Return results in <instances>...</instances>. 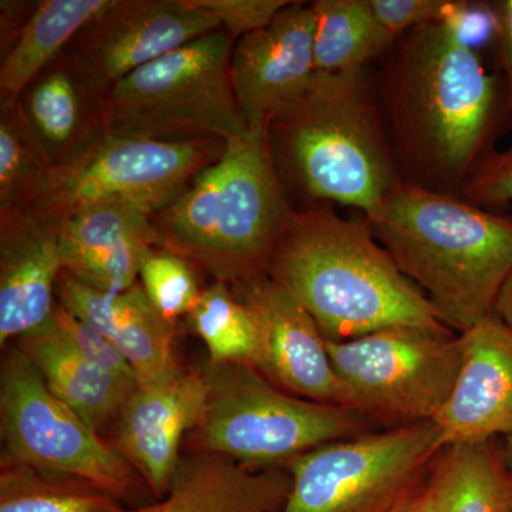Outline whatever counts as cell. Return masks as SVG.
Returning a JSON list of instances; mask_svg holds the SVG:
<instances>
[{"label":"cell","mask_w":512,"mask_h":512,"mask_svg":"<svg viewBox=\"0 0 512 512\" xmlns=\"http://www.w3.org/2000/svg\"><path fill=\"white\" fill-rule=\"evenodd\" d=\"M458 13L397 37L376 86L403 183L460 197L512 111Z\"/></svg>","instance_id":"1"},{"label":"cell","mask_w":512,"mask_h":512,"mask_svg":"<svg viewBox=\"0 0 512 512\" xmlns=\"http://www.w3.org/2000/svg\"><path fill=\"white\" fill-rule=\"evenodd\" d=\"M268 276L298 298L329 342L399 326H446L365 217H342L329 204L293 208Z\"/></svg>","instance_id":"2"},{"label":"cell","mask_w":512,"mask_h":512,"mask_svg":"<svg viewBox=\"0 0 512 512\" xmlns=\"http://www.w3.org/2000/svg\"><path fill=\"white\" fill-rule=\"evenodd\" d=\"M365 220L448 328L461 335L493 315L512 272V215L402 183Z\"/></svg>","instance_id":"3"},{"label":"cell","mask_w":512,"mask_h":512,"mask_svg":"<svg viewBox=\"0 0 512 512\" xmlns=\"http://www.w3.org/2000/svg\"><path fill=\"white\" fill-rule=\"evenodd\" d=\"M285 190L309 204L356 208L370 218L402 184L384 123L376 79L367 69L319 73L269 121Z\"/></svg>","instance_id":"4"},{"label":"cell","mask_w":512,"mask_h":512,"mask_svg":"<svg viewBox=\"0 0 512 512\" xmlns=\"http://www.w3.org/2000/svg\"><path fill=\"white\" fill-rule=\"evenodd\" d=\"M293 207L272 154L269 124L225 141L220 160L151 217L157 247L232 288L268 276Z\"/></svg>","instance_id":"5"},{"label":"cell","mask_w":512,"mask_h":512,"mask_svg":"<svg viewBox=\"0 0 512 512\" xmlns=\"http://www.w3.org/2000/svg\"><path fill=\"white\" fill-rule=\"evenodd\" d=\"M202 372L207 409L194 441L244 466L286 467L325 444L382 429L352 407L293 396L249 365L210 362Z\"/></svg>","instance_id":"6"},{"label":"cell","mask_w":512,"mask_h":512,"mask_svg":"<svg viewBox=\"0 0 512 512\" xmlns=\"http://www.w3.org/2000/svg\"><path fill=\"white\" fill-rule=\"evenodd\" d=\"M235 40L218 29L127 74L107 96V130L150 140L228 141L247 130L231 79Z\"/></svg>","instance_id":"7"},{"label":"cell","mask_w":512,"mask_h":512,"mask_svg":"<svg viewBox=\"0 0 512 512\" xmlns=\"http://www.w3.org/2000/svg\"><path fill=\"white\" fill-rule=\"evenodd\" d=\"M441 450L434 421L325 444L286 464L292 487L279 512H397Z\"/></svg>","instance_id":"8"},{"label":"cell","mask_w":512,"mask_h":512,"mask_svg":"<svg viewBox=\"0 0 512 512\" xmlns=\"http://www.w3.org/2000/svg\"><path fill=\"white\" fill-rule=\"evenodd\" d=\"M353 406L382 429L434 421L456 386L463 343L453 329L399 326L329 342Z\"/></svg>","instance_id":"9"},{"label":"cell","mask_w":512,"mask_h":512,"mask_svg":"<svg viewBox=\"0 0 512 512\" xmlns=\"http://www.w3.org/2000/svg\"><path fill=\"white\" fill-rule=\"evenodd\" d=\"M224 150L218 138L150 140L107 133L77 160L50 168L42 197L25 214L62 224L84 208L121 202L153 217Z\"/></svg>","instance_id":"10"},{"label":"cell","mask_w":512,"mask_h":512,"mask_svg":"<svg viewBox=\"0 0 512 512\" xmlns=\"http://www.w3.org/2000/svg\"><path fill=\"white\" fill-rule=\"evenodd\" d=\"M0 426L2 463L82 478L119 501L133 500L144 488L136 468L47 389L19 349L9 350L2 363Z\"/></svg>","instance_id":"11"},{"label":"cell","mask_w":512,"mask_h":512,"mask_svg":"<svg viewBox=\"0 0 512 512\" xmlns=\"http://www.w3.org/2000/svg\"><path fill=\"white\" fill-rule=\"evenodd\" d=\"M218 29L198 0H113L64 52L109 94L127 74Z\"/></svg>","instance_id":"12"},{"label":"cell","mask_w":512,"mask_h":512,"mask_svg":"<svg viewBox=\"0 0 512 512\" xmlns=\"http://www.w3.org/2000/svg\"><path fill=\"white\" fill-rule=\"evenodd\" d=\"M232 289L258 320V372L293 396L355 409L330 360L328 340L291 291L269 276Z\"/></svg>","instance_id":"13"},{"label":"cell","mask_w":512,"mask_h":512,"mask_svg":"<svg viewBox=\"0 0 512 512\" xmlns=\"http://www.w3.org/2000/svg\"><path fill=\"white\" fill-rule=\"evenodd\" d=\"M311 5L291 2L265 28L235 42L231 79L247 126L269 124L311 83L315 67Z\"/></svg>","instance_id":"14"},{"label":"cell","mask_w":512,"mask_h":512,"mask_svg":"<svg viewBox=\"0 0 512 512\" xmlns=\"http://www.w3.org/2000/svg\"><path fill=\"white\" fill-rule=\"evenodd\" d=\"M207 400L204 372L180 367L156 382L138 384L121 409L120 453L158 500L170 490L180 466L181 441L200 426Z\"/></svg>","instance_id":"15"},{"label":"cell","mask_w":512,"mask_h":512,"mask_svg":"<svg viewBox=\"0 0 512 512\" xmlns=\"http://www.w3.org/2000/svg\"><path fill=\"white\" fill-rule=\"evenodd\" d=\"M460 338L456 386L434 420L443 448L512 434V330L493 313Z\"/></svg>","instance_id":"16"},{"label":"cell","mask_w":512,"mask_h":512,"mask_svg":"<svg viewBox=\"0 0 512 512\" xmlns=\"http://www.w3.org/2000/svg\"><path fill=\"white\" fill-rule=\"evenodd\" d=\"M60 222L0 215V346L45 326L63 272Z\"/></svg>","instance_id":"17"},{"label":"cell","mask_w":512,"mask_h":512,"mask_svg":"<svg viewBox=\"0 0 512 512\" xmlns=\"http://www.w3.org/2000/svg\"><path fill=\"white\" fill-rule=\"evenodd\" d=\"M107 96L66 52L30 83L18 107L50 167L72 163L109 133Z\"/></svg>","instance_id":"18"},{"label":"cell","mask_w":512,"mask_h":512,"mask_svg":"<svg viewBox=\"0 0 512 512\" xmlns=\"http://www.w3.org/2000/svg\"><path fill=\"white\" fill-rule=\"evenodd\" d=\"M291 487L286 467H248L201 451L180 461L165 497L120 512H279Z\"/></svg>","instance_id":"19"},{"label":"cell","mask_w":512,"mask_h":512,"mask_svg":"<svg viewBox=\"0 0 512 512\" xmlns=\"http://www.w3.org/2000/svg\"><path fill=\"white\" fill-rule=\"evenodd\" d=\"M18 349L39 370L47 389L96 431L119 417L134 392L87 362L63 338L52 318L42 328L19 338Z\"/></svg>","instance_id":"20"},{"label":"cell","mask_w":512,"mask_h":512,"mask_svg":"<svg viewBox=\"0 0 512 512\" xmlns=\"http://www.w3.org/2000/svg\"><path fill=\"white\" fill-rule=\"evenodd\" d=\"M427 487L433 512H510L512 474L503 443L444 447L431 467Z\"/></svg>","instance_id":"21"},{"label":"cell","mask_w":512,"mask_h":512,"mask_svg":"<svg viewBox=\"0 0 512 512\" xmlns=\"http://www.w3.org/2000/svg\"><path fill=\"white\" fill-rule=\"evenodd\" d=\"M113 0H43L0 66V110L19 103L30 83Z\"/></svg>","instance_id":"22"},{"label":"cell","mask_w":512,"mask_h":512,"mask_svg":"<svg viewBox=\"0 0 512 512\" xmlns=\"http://www.w3.org/2000/svg\"><path fill=\"white\" fill-rule=\"evenodd\" d=\"M315 67L319 73L367 69L383 57L396 37L377 20L369 0H316Z\"/></svg>","instance_id":"23"},{"label":"cell","mask_w":512,"mask_h":512,"mask_svg":"<svg viewBox=\"0 0 512 512\" xmlns=\"http://www.w3.org/2000/svg\"><path fill=\"white\" fill-rule=\"evenodd\" d=\"M130 244L157 247L156 229L150 215L121 202L84 208L60 225L63 271L74 278Z\"/></svg>","instance_id":"24"},{"label":"cell","mask_w":512,"mask_h":512,"mask_svg":"<svg viewBox=\"0 0 512 512\" xmlns=\"http://www.w3.org/2000/svg\"><path fill=\"white\" fill-rule=\"evenodd\" d=\"M116 497L82 478L2 463L0 512H120Z\"/></svg>","instance_id":"25"},{"label":"cell","mask_w":512,"mask_h":512,"mask_svg":"<svg viewBox=\"0 0 512 512\" xmlns=\"http://www.w3.org/2000/svg\"><path fill=\"white\" fill-rule=\"evenodd\" d=\"M175 326L148 301L136 284L117 296L116 330L111 336L138 384L156 382L180 369L174 356Z\"/></svg>","instance_id":"26"},{"label":"cell","mask_w":512,"mask_h":512,"mask_svg":"<svg viewBox=\"0 0 512 512\" xmlns=\"http://www.w3.org/2000/svg\"><path fill=\"white\" fill-rule=\"evenodd\" d=\"M187 318L207 346L211 363H241L256 369L261 355L258 320L231 286L221 282L208 286Z\"/></svg>","instance_id":"27"},{"label":"cell","mask_w":512,"mask_h":512,"mask_svg":"<svg viewBox=\"0 0 512 512\" xmlns=\"http://www.w3.org/2000/svg\"><path fill=\"white\" fill-rule=\"evenodd\" d=\"M50 168L18 104L0 110V215L32 210L45 191Z\"/></svg>","instance_id":"28"},{"label":"cell","mask_w":512,"mask_h":512,"mask_svg":"<svg viewBox=\"0 0 512 512\" xmlns=\"http://www.w3.org/2000/svg\"><path fill=\"white\" fill-rule=\"evenodd\" d=\"M141 286L148 301L171 325L187 315L201 296L192 264L168 249H148L140 265Z\"/></svg>","instance_id":"29"},{"label":"cell","mask_w":512,"mask_h":512,"mask_svg":"<svg viewBox=\"0 0 512 512\" xmlns=\"http://www.w3.org/2000/svg\"><path fill=\"white\" fill-rule=\"evenodd\" d=\"M53 323L63 338L73 346L94 367L124 384L128 389L136 390L137 377L128 365L119 349L106 336L101 335L82 320L74 318L62 306L57 305L52 316Z\"/></svg>","instance_id":"30"},{"label":"cell","mask_w":512,"mask_h":512,"mask_svg":"<svg viewBox=\"0 0 512 512\" xmlns=\"http://www.w3.org/2000/svg\"><path fill=\"white\" fill-rule=\"evenodd\" d=\"M56 295L64 311L111 339L116 330L120 293L100 291L63 271L57 279Z\"/></svg>","instance_id":"31"},{"label":"cell","mask_w":512,"mask_h":512,"mask_svg":"<svg viewBox=\"0 0 512 512\" xmlns=\"http://www.w3.org/2000/svg\"><path fill=\"white\" fill-rule=\"evenodd\" d=\"M377 20L394 37L456 16L466 2L454 0H369Z\"/></svg>","instance_id":"32"},{"label":"cell","mask_w":512,"mask_h":512,"mask_svg":"<svg viewBox=\"0 0 512 512\" xmlns=\"http://www.w3.org/2000/svg\"><path fill=\"white\" fill-rule=\"evenodd\" d=\"M460 197L483 208L512 202V144L504 150H494L478 164Z\"/></svg>","instance_id":"33"},{"label":"cell","mask_w":512,"mask_h":512,"mask_svg":"<svg viewBox=\"0 0 512 512\" xmlns=\"http://www.w3.org/2000/svg\"><path fill=\"white\" fill-rule=\"evenodd\" d=\"M201 6L214 13L221 29L237 42L241 37L268 26L289 0H198Z\"/></svg>","instance_id":"34"},{"label":"cell","mask_w":512,"mask_h":512,"mask_svg":"<svg viewBox=\"0 0 512 512\" xmlns=\"http://www.w3.org/2000/svg\"><path fill=\"white\" fill-rule=\"evenodd\" d=\"M490 13L495 47L500 60L501 76L507 87L508 103L512 111V0L485 3Z\"/></svg>","instance_id":"35"},{"label":"cell","mask_w":512,"mask_h":512,"mask_svg":"<svg viewBox=\"0 0 512 512\" xmlns=\"http://www.w3.org/2000/svg\"><path fill=\"white\" fill-rule=\"evenodd\" d=\"M39 2H20V0H2L0 2V55H8Z\"/></svg>","instance_id":"36"},{"label":"cell","mask_w":512,"mask_h":512,"mask_svg":"<svg viewBox=\"0 0 512 512\" xmlns=\"http://www.w3.org/2000/svg\"><path fill=\"white\" fill-rule=\"evenodd\" d=\"M494 313L512 330V272L498 295Z\"/></svg>","instance_id":"37"},{"label":"cell","mask_w":512,"mask_h":512,"mask_svg":"<svg viewBox=\"0 0 512 512\" xmlns=\"http://www.w3.org/2000/svg\"><path fill=\"white\" fill-rule=\"evenodd\" d=\"M397 512H433L427 481L421 485L417 493Z\"/></svg>","instance_id":"38"},{"label":"cell","mask_w":512,"mask_h":512,"mask_svg":"<svg viewBox=\"0 0 512 512\" xmlns=\"http://www.w3.org/2000/svg\"><path fill=\"white\" fill-rule=\"evenodd\" d=\"M501 443H503L505 464H507L508 470H510L512 474V434L511 436L501 439Z\"/></svg>","instance_id":"39"},{"label":"cell","mask_w":512,"mask_h":512,"mask_svg":"<svg viewBox=\"0 0 512 512\" xmlns=\"http://www.w3.org/2000/svg\"><path fill=\"white\" fill-rule=\"evenodd\" d=\"M510 512H512V507H511V510H510Z\"/></svg>","instance_id":"40"}]
</instances>
